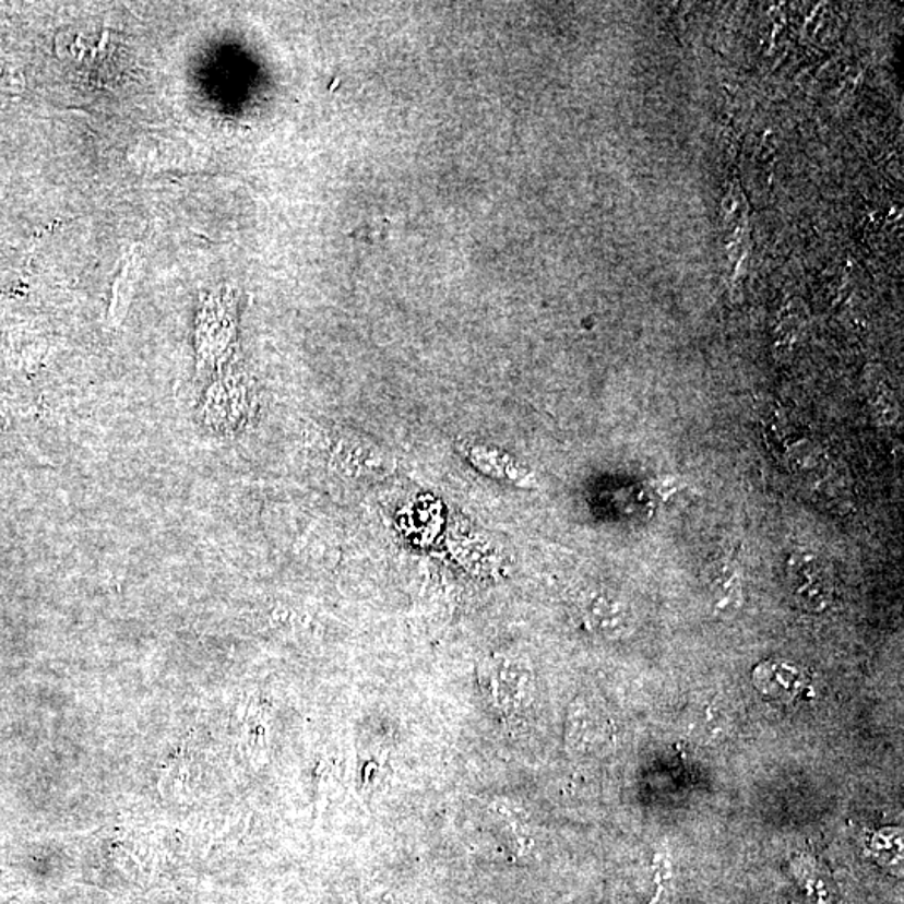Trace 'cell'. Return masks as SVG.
Segmentation results:
<instances>
[{
    "instance_id": "cell-1",
    "label": "cell",
    "mask_w": 904,
    "mask_h": 904,
    "mask_svg": "<svg viewBox=\"0 0 904 904\" xmlns=\"http://www.w3.org/2000/svg\"><path fill=\"white\" fill-rule=\"evenodd\" d=\"M786 582L790 596L802 610L821 614L834 599V576L831 568L811 552H794L786 564Z\"/></svg>"
},
{
    "instance_id": "cell-2",
    "label": "cell",
    "mask_w": 904,
    "mask_h": 904,
    "mask_svg": "<svg viewBox=\"0 0 904 904\" xmlns=\"http://www.w3.org/2000/svg\"><path fill=\"white\" fill-rule=\"evenodd\" d=\"M481 682L492 705L511 714L532 692V670L520 658L495 655L483 664Z\"/></svg>"
},
{
    "instance_id": "cell-3",
    "label": "cell",
    "mask_w": 904,
    "mask_h": 904,
    "mask_svg": "<svg viewBox=\"0 0 904 904\" xmlns=\"http://www.w3.org/2000/svg\"><path fill=\"white\" fill-rule=\"evenodd\" d=\"M752 682L762 697L786 707L811 692V674L793 662H762L753 668Z\"/></svg>"
},
{
    "instance_id": "cell-4",
    "label": "cell",
    "mask_w": 904,
    "mask_h": 904,
    "mask_svg": "<svg viewBox=\"0 0 904 904\" xmlns=\"http://www.w3.org/2000/svg\"><path fill=\"white\" fill-rule=\"evenodd\" d=\"M582 614L586 625L599 635H620L627 632L632 623V614L627 605L607 592L588 593L583 596Z\"/></svg>"
},
{
    "instance_id": "cell-5",
    "label": "cell",
    "mask_w": 904,
    "mask_h": 904,
    "mask_svg": "<svg viewBox=\"0 0 904 904\" xmlns=\"http://www.w3.org/2000/svg\"><path fill=\"white\" fill-rule=\"evenodd\" d=\"M712 588L718 599V607L736 605L740 599V570L736 563L718 560L712 567Z\"/></svg>"
},
{
    "instance_id": "cell-6",
    "label": "cell",
    "mask_w": 904,
    "mask_h": 904,
    "mask_svg": "<svg viewBox=\"0 0 904 904\" xmlns=\"http://www.w3.org/2000/svg\"><path fill=\"white\" fill-rule=\"evenodd\" d=\"M687 488V483L678 476H662L650 479L645 485L646 495L657 496L661 502L667 501L675 492Z\"/></svg>"
},
{
    "instance_id": "cell-7",
    "label": "cell",
    "mask_w": 904,
    "mask_h": 904,
    "mask_svg": "<svg viewBox=\"0 0 904 904\" xmlns=\"http://www.w3.org/2000/svg\"><path fill=\"white\" fill-rule=\"evenodd\" d=\"M655 884L657 891L653 894V900L650 904H671L674 900V890H671V871L667 863L658 861L657 875H655Z\"/></svg>"
}]
</instances>
